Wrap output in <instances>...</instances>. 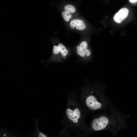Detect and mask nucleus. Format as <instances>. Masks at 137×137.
<instances>
[{
	"mask_svg": "<svg viewBox=\"0 0 137 137\" xmlns=\"http://www.w3.org/2000/svg\"><path fill=\"white\" fill-rule=\"evenodd\" d=\"M110 111V115L103 113L94 118L91 124V130L93 131L108 130L115 137L120 130L127 127L126 120L128 116L122 114L112 105L111 106Z\"/></svg>",
	"mask_w": 137,
	"mask_h": 137,
	"instance_id": "nucleus-1",
	"label": "nucleus"
},
{
	"mask_svg": "<svg viewBox=\"0 0 137 137\" xmlns=\"http://www.w3.org/2000/svg\"><path fill=\"white\" fill-rule=\"evenodd\" d=\"M104 87H92L86 90L84 94L85 104L92 111L107 110L110 100L104 93Z\"/></svg>",
	"mask_w": 137,
	"mask_h": 137,
	"instance_id": "nucleus-2",
	"label": "nucleus"
},
{
	"mask_svg": "<svg viewBox=\"0 0 137 137\" xmlns=\"http://www.w3.org/2000/svg\"><path fill=\"white\" fill-rule=\"evenodd\" d=\"M66 113L68 119L73 123H78L81 116V113L78 107L74 104H70L66 109Z\"/></svg>",
	"mask_w": 137,
	"mask_h": 137,
	"instance_id": "nucleus-4",
	"label": "nucleus"
},
{
	"mask_svg": "<svg viewBox=\"0 0 137 137\" xmlns=\"http://www.w3.org/2000/svg\"><path fill=\"white\" fill-rule=\"evenodd\" d=\"M65 11L67 12L71 13H74L76 11L75 7L73 5H66L64 7Z\"/></svg>",
	"mask_w": 137,
	"mask_h": 137,
	"instance_id": "nucleus-9",
	"label": "nucleus"
},
{
	"mask_svg": "<svg viewBox=\"0 0 137 137\" xmlns=\"http://www.w3.org/2000/svg\"><path fill=\"white\" fill-rule=\"evenodd\" d=\"M131 3H135L137 1V0H129Z\"/></svg>",
	"mask_w": 137,
	"mask_h": 137,
	"instance_id": "nucleus-11",
	"label": "nucleus"
},
{
	"mask_svg": "<svg viewBox=\"0 0 137 137\" xmlns=\"http://www.w3.org/2000/svg\"><path fill=\"white\" fill-rule=\"evenodd\" d=\"M62 14L64 20L67 22L69 21L72 17V15L70 13L66 11L63 12Z\"/></svg>",
	"mask_w": 137,
	"mask_h": 137,
	"instance_id": "nucleus-10",
	"label": "nucleus"
},
{
	"mask_svg": "<svg viewBox=\"0 0 137 137\" xmlns=\"http://www.w3.org/2000/svg\"><path fill=\"white\" fill-rule=\"evenodd\" d=\"M75 54L79 59L83 62L87 63L92 59L93 54L88 47L87 41H83L76 48Z\"/></svg>",
	"mask_w": 137,
	"mask_h": 137,
	"instance_id": "nucleus-3",
	"label": "nucleus"
},
{
	"mask_svg": "<svg viewBox=\"0 0 137 137\" xmlns=\"http://www.w3.org/2000/svg\"><path fill=\"white\" fill-rule=\"evenodd\" d=\"M70 26L72 29H74L75 27L77 29L82 30L85 28L86 25L83 21L79 19H74L71 22Z\"/></svg>",
	"mask_w": 137,
	"mask_h": 137,
	"instance_id": "nucleus-6",
	"label": "nucleus"
},
{
	"mask_svg": "<svg viewBox=\"0 0 137 137\" xmlns=\"http://www.w3.org/2000/svg\"><path fill=\"white\" fill-rule=\"evenodd\" d=\"M39 120V118H38L36 120V129L35 131L33 132L35 136H36L37 135L38 137H46L47 136L45 134L41 132L38 128V123Z\"/></svg>",
	"mask_w": 137,
	"mask_h": 137,
	"instance_id": "nucleus-8",
	"label": "nucleus"
},
{
	"mask_svg": "<svg viewBox=\"0 0 137 137\" xmlns=\"http://www.w3.org/2000/svg\"><path fill=\"white\" fill-rule=\"evenodd\" d=\"M60 49L61 57L63 62L65 61L71 55V53L65 46L61 43L58 45Z\"/></svg>",
	"mask_w": 137,
	"mask_h": 137,
	"instance_id": "nucleus-7",
	"label": "nucleus"
},
{
	"mask_svg": "<svg viewBox=\"0 0 137 137\" xmlns=\"http://www.w3.org/2000/svg\"><path fill=\"white\" fill-rule=\"evenodd\" d=\"M129 12L128 9L126 8L121 9L114 15V21L118 23H121L128 16Z\"/></svg>",
	"mask_w": 137,
	"mask_h": 137,
	"instance_id": "nucleus-5",
	"label": "nucleus"
}]
</instances>
